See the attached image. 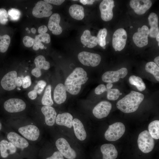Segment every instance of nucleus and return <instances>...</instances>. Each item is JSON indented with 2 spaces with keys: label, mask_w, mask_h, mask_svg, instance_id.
Returning a JSON list of instances; mask_svg holds the SVG:
<instances>
[{
  "label": "nucleus",
  "mask_w": 159,
  "mask_h": 159,
  "mask_svg": "<svg viewBox=\"0 0 159 159\" xmlns=\"http://www.w3.org/2000/svg\"><path fill=\"white\" fill-rule=\"evenodd\" d=\"M3 107L7 112L14 113L23 111L25 109L26 105L25 102L20 99L11 98L4 102Z\"/></svg>",
  "instance_id": "0eeeda50"
},
{
  "label": "nucleus",
  "mask_w": 159,
  "mask_h": 159,
  "mask_svg": "<svg viewBox=\"0 0 159 159\" xmlns=\"http://www.w3.org/2000/svg\"><path fill=\"white\" fill-rule=\"evenodd\" d=\"M44 1L49 4H51L55 5H61L65 0H44Z\"/></svg>",
  "instance_id": "a18cd8bd"
},
{
  "label": "nucleus",
  "mask_w": 159,
  "mask_h": 159,
  "mask_svg": "<svg viewBox=\"0 0 159 159\" xmlns=\"http://www.w3.org/2000/svg\"><path fill=\"white\" fill-rule=\"evenodd\" d=\"M17 77V74L16 71L13 70L7 72L1 79L0 85L1 87L6 91L14 90L16 86Z\"/></svg>",
  "instance_id": "423d86ee"
},
{
  "label": "nucleus",
  "mask_w": 159,
  "mask_h": 159,
  "mask_svg": "<svg viewBox=\"0 0 159 159\" xmlns=\"http://www.w3.org/2000/svg\"><path fill=\"white\" fill-rule=\"evenodd\" d=\"M107 30L105 28L100 29L99 31L97 38L98 44L103 47L106 44V38L107 34Z\"/></svg>",
  "instance_id": "f704fd0d"
},
{
  "label": "nucleus",
  "mask_w": 159,
  "mask_h": 159,
  "mask_svg": "<svg viewBox=\"0 0 159 159\" xmlns=\"http://www.w3.org/2000/svg\"><path fill=\"white\" fill-rule=\"evenodd\" d=\"M31 31L33 33L35 34L36 32V30L35 28H32L31 29Z\"/></svg>",
  "instance_id": "864d4df0"
},
{
  "label": "nucleus",
  "mask_w": 159,
  "mask_h": 159,
  "mask_svg": "<svg viewBox=\"0 0 159 159\" xmlns=\"http://www.w3.org/2000/svg\"><path fill=\"white\" fill-rule=\"evenodd\" d=\"M35 67L40 69L48 70L50 65L49 62L46 60L45 57L43 55H40L37 57L34 60Z\"/></svg>",
  "instance_id": "7c9ffc66"
},
{
  "label": "nucleus",
  "mask_w": 159,
  "mask_h": 159,
  "mask_svg": "<svg viewBox=\"0 0 159 159\" xmlns=\"http://www.w3.org/2000/svg\"><path fill=\"white\" fill-rule=\"evenodd\" d=\"M88 79L87 72L82 68H76L67 77L64 82L66 91L70 94L75 95L80 91L82 85Z\"/></svg>",
  "instance_id": "f257e3e1"
},
{
  "label": "nucleus",
  "mask_w": 159,
  "mask_h": 159,
  "mask_svg": "<svg viewBox=\"0 0 159 159\" xmlns=\"http://www.w3.org/2000/svg\"><path fill=\"white\" fill-rule=\"evenodd\" d=\"M32 84L30 77L29 75H26L23 79V82L22 86L23 88L26 89L29 87Z\"/></svg>",
  "instance_id": "a19ab883"
},
{
  "label": "nucleus",
  "mask_w": 159,
  "mask_h": 159,
  "mask_svg": "<svg viewBox=\"0 0 159 159\" xmlns=\"http://www.w3.org/2000/svg\"><path fill=\"white\" fill-rule=\"evenodd\" d=\"M11 41L10 36L7 34L0 35V52L4 53L7 50Z\"/></svg>",
  "instance_id": "72a5a7b5"
},
{
  "label": "nucleus",
  "mask_w": 159,
  "mask_h": 159,
  "mask_svg": "<svg viewBox=\"0 0 159 159\" xmlns=\"http://www.w3.org/2000/svg\"><path fill=\"white\" fill-rule=\"evenodd\" d=\"M8 14L11 19L14 21L18 20L21 14L19 10L14 8L9 9Z\"/></svg>",
  "instance_id": "e433bc0d"
},
{
  "label": "nucleus",
  "mask_w": 159,
  "mask_h": 159,
  "mask_svg": "<svg viewBox=\"0 0 159 159\" xmlns=\"http://www.w3.org/2000/svg\"><path fill=\"white\" fill-rule=\"evenodd\" d=\"M60 20V15L57 13L52 14L49 19L48 26L54 34L59 35L62 31V28L59 25Z\"/></svg>",
  "instance_id": "6ab92c4d"
},
{
  "label": "nucleus",
  "mask_w": 159,
  "mask_h": 159,
  "mask_svg": "<svg viewBox=\"0 0 159 159\" xmlns=\"http://www.w3.org/2000/svg\"><path fill=\"white\" fill-rule=\"evenodd\" d=\"M137 142L139 149L144 153L150 152L154 147V139L147 130L141 132L139 134Z\"/></svg>",
  "instance_id": "7ed1b4c3"
},
{
  "label": "nucleus",
  "mask_w": 159,
  "mask_h": 159,
  "mask_svg": "<svg viewBox=\"0 0 159 159\" xmlns=\"http://www.w3.org/2000/svg\"><path fill=\"white\" fill-rule=\"evenodd\" d=\"M2 127V125L1 123L0 122V130L1 129Z\"/></svg>",
  "instance_id": "6e6d98bb"
},
{
  "label": "nucleus",
  "mask_w": 159,
  "mask_h": 159,
  "mask_svg": "<svg viewBox=\"0 0 159 159\" xmlns=\"http://www.w3.org/2000/svg\"><path fill=\"white\" fill-rule=\"evenodd\" d=\"M142 93L131 91L116 104L117 108L125 113H130L135 111L144 99Z\"/></svg>",
  "instance_id": "f03ea898"
},
{
  "label": "nucleus",
  "mask_w": 159,
  "mask_h": 159,
  "mask_svg": "<svg viewBox=\"0 0 159 159\" xmlns=\"http://www.w3.org/2000/svg\"><path fill=\"white\" fill-rule=\"evenodd\" d=\"M152 4L150 0H131L130 2V7L139 15L145 13L151 7Z\"/></svg>",
  "instance_id": "dca6fc26"
},
{
  "label": "nucleus",
  "mask_w": 159,
  "mask_h": 159,
  "mask_svg": "<svg viewBox=\"0 0 159 159\" xmlns=\"http://www.w3.org/2000/svg\"><path fill=\"white\" fill-rule=\"evenodd\" d=\"M69 13L72 18L77 20H82L85 16L83 7L77 4H74L70 6Z\"/></svg>",
  "instance_id": "cd10ccee"
},
{
  "label": "nucleus",
  "mask_w": 159,
  "mask_h": 159,
  "mask_svg": "<svg viewBox=\"0 0 159 159\" xmlns=\"http://www.w3.org/2000/svg\"><path fill=\"white\" fill-rule=\"evenodd\" d=\"M52 6L44 1H38L34 7L32 14L35 17L41 18L49 17L51 15Z\"/></svg>",
  "instance_id": "9d476101"
},
{
  "label": "nucleus",
  "mask_w": 159,
  "mask_h": 159,
  "mask_svg": "<svg viewBox=\"0 0 159 159\" xmlns=\"http://www.w3.org/2000/svg\"><path fill=\"white\" fill-rule=\"evenodd\" d=\"M148 19L150 26L149 35L151 37L155 38L159 33L158 16L155 13L152 12L149 14Z\"/></svg>",
  "instance_id": "b1692460"
},
{
  "label": "nucleus",
  "mask_w": 159,
  "mask_h": 159,
  "mask_svg": "<svg viewBox=\"0 0 159 159\" xmlns=\"http://www.w3.org/2000/svg\"><path fill=\"white\" fill-rule=\"evenodd\" d=\"M28 33H30V31L29 30H28Z\"/></svg>",
  "instance_id": "13d9d810"
},
{
  "label": "nucleus",
  "mask_w": 159,
  "mask_h": 159,
  "mask_svg": "<svg viewBox=\"0 0 159 159\" xmlns=\"http://www.w3.org/2000/svg\"><path fill=\"white\" fill-rule=\"evenodd\" d=\"M154 61L155 63L158 66H159V56H158L155 57L154 59Z\"/></svg>",
  "instance_id": "603ef678"
},
{
  "label": "nucleus",
  "mask_w": 159,
  "mask_h": 159,
  "mask_svg": "<svg viewBox=\"0 0 159 159\" xmlns=\"http://www.w3.org/2000/svg\"><path fill=\"white\" fill-rule=\"evenodd\" d=\"M34 39L35 42L33 46V49L35 51L38 50L39 48L41 49L44 48V46L41 42L48 44L50 43L51 40L49 35L47 33L36 35Z\"/></svg>",
  "instance_id": "bb28decb"
},
{
  "label": "nucleus",
  "mask_w": 159,
  "mask_h": 159,
  "mask_svg": "<svg viewBox=\"0 0 159 159\" xmlns=\"http://www.w3.org/2000/svg\"><path fill=\"white\" fill-rule=\"evenodd\" d=\"M16 150V148L11 142L6 140L0 142V152L3 158H6L9 155L14 154Z\"/></svg>",
  "instance_id": "aec40b11"
},
{
  "label": "nucleus",
  "mask_w": 159,
  "mask_h": 159,
  "mask_svg": "<svg viewBox=\"0 0 159 159\" xmlns=\"http://www.w3.org/2000/svg\"><path fill=\"white\" fill-rule=\"evenodd\" d=\"M79 61L83 65L92 67H96L100 63L101 57L98 54L83 51L78 55Z\"/></svg>",
  "instance_id": "39448f33"
},
{
  "label": "nucleus",
  "mask_w": 159,
  "mask_h": 159,
  "mask_svg": "<svg viewBox=\"0 0 159 159\" xmlns=\"http://www.w3.org/2000/svg\"><path fill=\"white\" fill-rule=\"evenodd\" d=\"M127 34L123 28H120L115 31L113 34L112 45L115 51H121L125 47L127 39Z\"/></svg>",
  "instance_id": "1a4fd4ad"
},
{
  "label": "nucleus",
  "mask_w": 159,
  "mask_h": 159,
  "mask_svg": "<svg viewBox=\"0 0 159 159\" xmlns=\"http://www.w3.org/2000/svg\"><path fill=\"white\" fill-rule=\"evenodd\" d=\"M158 33L157 35L156 38V39L157 42H159V33Z\"/></svg>",
  "instance_id": "5fc2aeb1"
},
{
  "label": "nucleus",
  "mask_w": 159,
  "mask_h": 159,
  "mask_svg": "<svg viewBox=\"0 0 159 159\" xmlns=\"http://www.w3.org/2000/svg\"><path fill=\"white\" fill-rule=\"evenodd\" d=\"M107 97L108 100H117L120 96V91L117 89H107Z\"/></svg>",
  "instance_id": "c9c22d12"
},
{
  "label": "nucleus",
  "mask_w": 159,
  "mask_h": 159,
  "mask_svg": "<svg viewBox=\"0 0 159 159\" xmlns=\"http://www.w3.org/2000/svg\"><path fill=\"white\" fill-rule=\"evenodd\" d=\"M130 83L136 86L137 89L140 91L144 90L146 88V86L141 78L134 75L131 76L129 78Z\"/></svg>",
  "instance_id": "c85d7f7f"
},
{
  "label": "nucleus",
  "mask_w": 159,
  "mask_h": 159,
  "mask_svg": "<svg viewBox=\"0 0 159 159\" xmlns=\"http://www.w3.org/2000/svg\"><path fill=\"white\" fill-rule=\"evenodd\" d=\"M106 88L104 84H100L95 88V92L96 95H100L106 91Z\"/></svg>",
  "instance_id": "79ce46f5"
},
{
  "label": "nucleus",
  "mask_w": 159,
  "mask_h": 159,
  "mask_svg": "<svg viewBox=\"0 0 159 159\" xmlns=\"http://www.w3.org/2000/svg\"><path fill=\"white\" fill-rule=\"evenodd\" d=\"M114 1L112 0H104L100 3L99 9L101 17L103 21H107L111 20L113 17L112 10L115 6Z\"/></svg>",
  "instance_id": "ddd939ff"
},
{
  "label": "nucleus",
  "mask_w": 159,
  "mask_h": 159,
  "mask_svg": "<svg viewBox=\"0 0 159 159\" xmlns=\"http://www.w3.org/2000/svg\"><path fill=\"white\" fill-rule=\"evenodd\" d=\"M55 145L59 151L65 158L75 159L76 153L65 139L62 138L58 139L56 141Z\"/></svg>",
  "instance_id": "6e6552de"
},
{
  "label": "nucleus",
  "mask_w": 159,
  "mask_h": 159,
  "mask_svg": "<svg viewBox=\"0 0 159 159\" xmlns=\"http://www.w3.org/2000/svg\"><path fill=\"white\" fill-rule=\"evenodd\" d=\"M31 73L33 76L37 77H39L42 74L41 70L36 67L32 70Z\"/></svg>",
  "instance_id": "c03bdc74"
},
{
  "label": "nucleus",
  "mask_w": 159,
  "mask_h": 159,
  "mask_svg": "<svg viewBox=\"0 0 159 159\" xmlns=\"http://www.w3.org/2000/svg\"><path fill=\"white\" fill-rule=\"evenodd\" d=\"M145 69L147 72L152 74L157 81H159V67L154 62H148L145 65Z\"/></svg>",
  "instance_id": "c756f323"
},
{
  "label": "nucleus",
  "mask_w": 159,
  "mask_h": 159,
  "mask_svg": "<svg viewBox=\"0 0 159 159\" xmlns=\"http://www.w3.org/2000/svg\"><path fill=\"white\" fill-rule=\"evenodd\" d=\"M127 73V69L125 67L122 68L117 71H107L102 75V80L103 82L108 83L117 82L120 78H124Z\"/></svg>",
  "instance_id": "4468645a"
},
{
  "label": "nucleus",
  "mask_w": 159,
  "mask_h": 159,
  "mask_svg": "<svg viewBox=\"0 0 159 159\" xmlns=\"http://www.w3.org/2000/svg\"><path fill=\"white\" fill-rule=\"evenodd\" d=\"M66 91L64 85L62 83H59L56 86L54 92V99L57 104H61L66 101Z\"/></svg>",
  "instance_id": "412c9836"
},
{
  "label": "nucleus",
  "mask_w": 159,
  "mask_h": 159,
  "mask_svg": "<svg viewBox=\"0 0 159 159\" xmlns=\"http://www.w3.org/2000/svg\"><path fill=\"white\" fill-rule=\"evenodd\" d=\"M47 30V28L46 26L42 25L39 27L38 32L39 34H43L46 33Z\"/></svg>",
  "instance_id": "de8ad7c7"
},
{
  "label": "nucleus",
  "mask_w": 159,
  "mask_h": 159,
  "mask_svg": "<svg viewBox=\"0 0 159 159\" xmlns=\"http://www.w3.org/2000/svg\"><path fill=\"white\" fill-rule=\"evenodd\" d=\"M113 86V84L111 83H108L106 85V89H111Z\"/></svg>",
  "instance_id": "3c124183"
},
{
  "label": "nucleus",
  "mask_w": 159,
  "mask_h": 159,
  "mask_svg": "<svg viewBox=\"0 0 159 159\" xmlns=\"http://www.w3.org/2000/svg\"><path fill=\"white\" fill-rule=\"evenodd\" d=\"M46 159H64V158L63 155L59 151H57L54 153L52 156Z\"/></svg>",
  "instance_id": "37998d69"
},
{
  "label": "nucleus",
  "mask_w": 159,
  "mask_h": 159,
  "mask_svg": "<svg viewBox=\"0 0 159 159\" xmlns=\"http://www.w3.org/2000/svg\"><path fill=\"white\" fill-rule=\"evenodd\" d=\"M81 41L84 45L89 48H93L98 44L97 37L92 36L88 30L83 32L81 37Z\"/></svg>",
  "instance_id": "393cba45"
},
{
  "label": "nucleus",
  "mask_w": 159,
  "mask_h": 159,
  "mask_svg": "<svg viewBox=\"0 0 159 159\" xmlns=\"http://www.w3.org/2000/svg\"><path fill=\"white\" fill-rule=\"evenodd\" d=\"M100 150L103 155L102 159H115L117 157V151L112 144H104L101 146Z\"/></svg>",
  "instance_id": "4be33fe9"
},
{
  "label": "nucleus",
  "mask_w": 159,
  "mask_h": 159,
  "mask_svg": "<svg viewBox=\"0 0 159 159\" xmlns=\"http://www.w3.org/2000/svg\"><path fill=\"white\" fill-rule=\"evenodd\" d=\"M122 94V93H120V95H121Z\"/></svg>",
  "instance_id": "bf43d9fd"
},
{
  "label": "nucleus",
  "mask_w": 159,
  "mask_h": 159,
  "mask_svg": "<svg viewBox=\"0 0 159 159\" xmlns=\"http://www.w3.org/2000/svg\"><path fill=\"white\" fill-rule=\"evenodd\" d=\"M23 78V76L18 77H17L16 81V86L20 87L22 86Z\"/></svg>",
  "instance_id": "09e8293b"
},
{
  "label": "nucleus",
  "mask_w": 159,
  "mask_h": 159,
  "mask_svg": "<svg viewBox=\"0 0 159 159\" xmlns=\"http://www.w3.org/2000/svg\"><path fill=\"white\" fill-rule=\"evenodd\" d=\"M112 107L111 103L107 101H102L97 104L94 108L92 113L98 119H101L108 116Z\"/></svg>",
  "instance_id": "2eb2a0df"
},
{
  "label": "nucleus",
  "mask_w": 159,
  "mask_h": 159,
  "mask_svg": "<svg viewBox=\"0 0 159 159\" xmlns=\"http://www.w3.org/2000/svg\"><path fill=\"white\" fill-rule=\"evenodd\" d=\"M95 1V0H80V2L84 5L87 4H92Z\"/></svg>",
  "instance_id": "8fccbe9b"
},
{
  "label": "nucleus",
  "mask_w": 159,
  "mask_h": 159,
  "mask_svg": "<svg viewBox=\"0 0 159 159\" xmlns=\"http://www.w3.org/2000/svg\"><path fill=\"white\" fill-rule=\"evenodd\" d=\"M73 118L72 115L68 112L59 114L56 117L55 122L58 125L70 128L72 126Z\"/></svg>",
  "instance_id": "a878e982"
},
{
  "label": "nucleus",
  "mask_w": 159,
  "mask_h": 159,
  "mask_svg": "<svg viewBox=\"0 0 159 159\" xmlns=\"http://www.w3.org/2000/svg\"><path fill=\"white\" fill-rule=\"evenodd\" d=\"M51 85H48L46 88L41 100L42 104L44 106H51L53 104L51 97Z\"/></svg>",
  "instance_id": "2f4dec72"
},
{
  "label": "nucleus",
  "mask_w": 159,
  "mask_h": 159,
  "mask_svg": "<svg viewBox=\"0 0 159 159\" xmlns=\"http://www.w3.org/2000/svg\"><path fill=\"white\" fill-rule=\"evenodd\" d=\"M158 46H159V42H158Z\"/></svg>",
  "instance_id": "052dcab7"
},
{
  "label": "nucleus",
  "mask_w": 159,
  "mask_h": 159,
  "mask_svg": "<svg viewBox=\"0 0 159 159\" xmlns=\"http://www.w3.org/2000/svg\"><path fill=\"white\" fill-rule=\"evenodd\" d=\"M72 126L75 135L79 140L83 141L86 138L87 134L84 125L80 120L77 118L73 120Z\"/></svg>",
  "instance_id": "5701e85b"
},
{
  "label": "nucleus",
  "mask_w": 159,
  "mask_h": 159,
  "mask_svg": "<svg viewBox=\"0 0 159 159\" xmlns=\"http://www.w3.org/2000/svg\"><path fill=\"white\" fill-rule=\"evenodd\" d=\"M125 131L124 124L121 122H116L109 126L105 133V137L109 141H115L122 136Z\"/></svg>",
  "instance_id": "20e7f679"
},
{
  "label": "nucleus",
  "mask_w": 159,
  "mask_h": 159,
  "mask_svg": "<svg viewBox=\"0 0 159 159\" xmlns=\"http://www.w3.org/2000/svg\"><path fill=\"white\" fill-rule=\"evenodd\" d=\"M46 85V83L45 81L39 80L34 87V90L37 92L38 94H40L43 92Z\"/></svg>",
  "instance_id": "4c0bfd02"
},
{
  "label": "nucleus",
  "mask_w": 159,
  "mask_h": 159,
  "mask_svg": "<svg viewBox=\"0 0 159 159\" xmlns=\"http://www.w3.org/2000/svg\"><path fill=\"white\" fill-rule=\"evenodd\" d=\"M22 41L25 47H30L33 46L35 42V39L29 36H25L23 38Z\"/></svg>",
  "instance_id": "ea45409f"
},
{
  "label": "nucleus",
  "mask_w": 159,
  "mask_h": 159,
  "mask_svg": "<svg viewBox=\"0 0 159 159\" xmlns=\"http://www.w3.org/2000/svg\"><path fill=\"white\" fill-rule=\"evenodd\" d=\"M149 29L145 25L138 29V32L135 33L132 37L134 42L139 47H142L147 45Z\"/></svg>",
  "instance_id": "9b49d317"
},
{
  "label": "nucleus",
  "mask_w": 159,
  "mask_h": 159,
  "mask_svg": "<svg viewBox=\"0 0 159 159\" xmlns=\"http://www.w3.org/2000/svg\"><path fill=\"white\" fill-rule=\"evenodd\" d=\"M159 121L155 120L151 122L149 125V132L152 137L155 139L159 138Z\"/></svg>",
  "instance_id": "473e14b6"
},
{
  "label": "nucleus",
  "mask_w": 159,
  "mask_h": 159,
  "mask_svg": "<svg viewBox=\"0 0 159 159\" xmlns=\"http://www.w3.org/2000/svg\"><path fill=\"white\" fill-rule=\"evenodd\" d=\"M37 93L34 90L29 91L28 93V97L32 100H34L37 97Z\"/></svg>",
  "instance_id": "49530a36"
},
{
  "label": "nucleus",
  "mask_w": 159,
  "mask_h": 159,
  "mask_svg": "<svg viewBox=\"0 0 159 159\" xmlns=\"http://www.w3.org/2000/svg\"><path fill=\"white\" fill-rule=\"evenodd\" d=\"M8 14L6 10L3 8L0 9V23L4 24L8 21Z\"/></svg>",
  "instance_id": "58836bf2"
},
{
  "label": "nucleus",
  "mask_w": 159,
  "mask_h": 159,
  "mask_svg": "<svg viewBox=\"0 0 159 159\" xmlns=\"http://www.w3.org/2000/svg\"><path fill=\"white\" fill-rule=\"evenodd\" d=\"M102 47L104 49H105L106 47H105V46H104L103 47Z\"/></svg>",
  "instance_id": "4d7b16f0"
},
{
  "label": "nucleus",
  "mask_w": 159,
  "mask_h": 159,
  "mask_svg": "<svg viewBox=\"0 0 159 159\" xmlns=\"http://www.w3.org/2000/svg\"><path fill=\"white\" fill-rule=\"evenodd\" d=\"M41 110L44 116L46 125L49 126L53 125L57 117V113L55 109L51 106H44L41 108Z\"/></svg>",
  "instance_id": "a211bd4d"
},
{
  "label": "nucleus",
  "mask_w": 159,
  "mask_h": 159,
  "mask_svg": "<svg viewBox=\"0 0 159 159\" xmlns=\"http://www.w3.org/2000/svg\"><path fill=\"white\" fill-rule=\"evenodd\" d=\"M18 131L24 138L31 141L37 140L40 135L39 129L33 125H29L20 127Z\"/></svg>",
  "instance_id": "f8f14e48"
},
{
  "label": "nucleus",
  "mask_w": 159,
  "mask_h": 159,
  "mask_svg": "<svg viewBox=\"0 0 159 159\" xmlns=\"http://www.w3.org/2000/svg\"><path fill=\"white\" fill-rule=\"evenodd\" d=\"M7 138L16 148L23 149L29 146L28 141L24 137L14 132H11L7 135Z\"/></svg>",
  "instance_id": "f3484780"
}]
</instances>
